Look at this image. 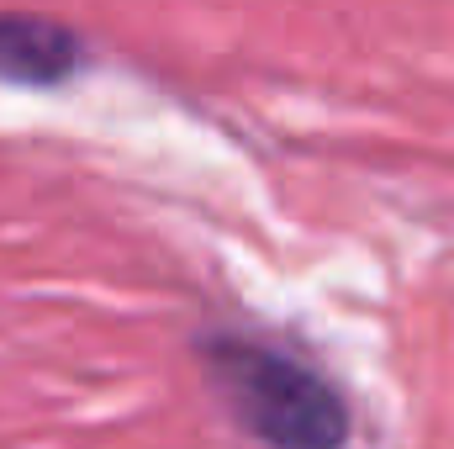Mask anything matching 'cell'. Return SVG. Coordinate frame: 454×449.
Listing matches in <instances>:
<instances>
[{"mask_svg": "<svg viewBox=\"0 0 454 449\" xmlns=\"http://www.w3.org/2000/svg\"><path fill=\"white\" fill-rule=\"evenodd\" d=\"M201 375L223 407L270 449H343L348 407L296 354L248 334L201 338Z\"/></svg>", "mask_w": 454, "mask_h": 449, "instance_id": "obj_1", "label": "cell"}, {"mask_svg": "<svg viewBox=\"0 0 454 449\" xmlns=\"http://www.w3.org/2000/svg\"><path fill=\"white\" fill-rule=\"evenodd\" d=\"M85 43L74 27L32 11H0V85L53 91L80 75Z\"/></svg>", "mask_w": 454, "mask_h": 449, "instance_id": "obj_2", "label": "cell"}]
</instances>
